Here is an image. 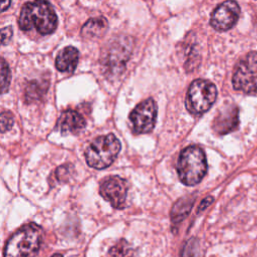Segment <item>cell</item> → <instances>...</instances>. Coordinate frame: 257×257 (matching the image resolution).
Here are the masks:
<instances>
[{"label":"cell","mask_w":257,"mask_h":257,"mask_svg":"<svg viewBox=\"0 0 257 257\" xmlns=\"http://www.w3.org/2000/svg\"><path fill=\"white\" fill-rule=\"evenodd\" d=\"M57 26V16L46 0H34L23 5L19 16V27L24 31L35 28L40 34L52 33Z\"/></svg>","instance_id":"obj_1"},{"label":"cell","mask_w":257,"mask_h":257,"mask_svg":"<svg viewBox=\"0 0 257 257\" xmlns=\"http://www.w3.org/2000/svg\"><path fill=\"white\" fill-rule=\"evenodd\" d=\"M42 229L34 224L19 228L6 242L4 257H34L41 245Z\"/></svg>","instance_id":"obj_2"},{"label":"cell","mask_w":257,"mask_h":257,"mask_svg":"<svg viewBox=\"0 0 257 257\" xmlns=\"http://www.w3.org/2000/svg\"><path fill=\"white\" fill-rule=\"evenodd\" d=\"M177 171L180 180L187 186L201 182L207 172V161L204 151L198 146H189L179 157Z\"/></svg>","instance_id":"obj_3"},{"label":"cell","mask_w":257,"mask_h":257,"mask_svg":"<svg viewBox=\"0 0 257 257\" xmlns=\"http://www.w3.org/2000/svg\"><path fill=\"white\" fill-rule=\"evenodd\" d=\"M120 151V143L117 138L108 134L96 138L85 151V160L93 169L107 168L115 160Z\"/></svg>","instance_id":"obj_4"},{"label":"cell","mask_w":257,"mask_h":257,"mask_svg":"<svg viewBox=\"0 0 257 257\" xmlns=\"http://www.w3.org/2000/svg\"><path fill=\"white\" fill-rule=\"evenodd\" d=\"M217 97L216 86L207 79L194 80L187 93L186 107L193 114H202L215 102Z\"/></svg>","instance_id":"obj_5"},{"label":"cell","mask_w":257,"mask_h":257,"mask_svg":"<svg viewBox=\"0 0 257 257\" xmlns=\"http://www.w3.org/2000/svg\"><path fill=\"white\" fill-rule=\"evenodd\" d=\"M232 83L236 90L257 93V51L248 53L236 65Z\"/></svg>","instance_id":"obj_6"},{"label":"cell","mask_w":257,"mask_h":257,"mask_svg":"<svg viewBox=\"0 0 257 257\" xmlns=\"http://www.w3.org/2000/svg\"><path fill=\"white\" fill-rule=\"evenodd\" d=\"M156 118L157 103L153 98H148L140 102L130 114L133 130L137 134L151 132L155 126Z\"/></svg>","instance_id":"obj_7"},{"label":"cell","mask_w":257,"mask_h":257,"mask_svg":"<svg viewBox=\"0 0 257 257\" xmlns=\"http://www.w3.org/2000/svg\"><path fill=\"white\" fill-rule=\"evenodd\" d=\"M128 184L126 180L112 176L103 180L99 187V193L115 209H121L124 206Z\"/></svg>","instance_id":"obj_8"},{"label":"cell","mask_w":257,"mask_h":257,"mask_svg":"<svg viewBox=\"0 0 257 257\" xmlns=\"http://www.w3.org/2000/svg\"><path fill=\"white\" fill-rule=\"evenodd\" d=\"M240 15V7L234 0H227L215 8L211 15V25L217 31L232 28Z\"/></svg>","instance_id":"obj_9"},{"label":"cell","mask_w":257,"mask_h":257,"mask_svg":"<svg viewBox=\"0 0 257 257\" xmlns=\"http://www.w3.org/2000/svg\"><path fill=\"white\" fill-rule=\"evenodd\" d=\"M238 108L233 104H227L217 113L213 121V128L220 135L234 131L238 125Z\"/></svg>","instance_id":"obj_10"},{"label":"cell","mask_w":257,"mask_h":257,"mask_svg":"<svg viewBox=\"0 0 257 257\" xmlns=\"http://www.w3.org/2000/svg\"><path fill=\"white\" fill-rule=\"evenodd\" d=\"M85 119L75 110L67 109L59 116L56 128L62 134H78L85 127Z\"/></svg>","instance_id":"obj_11"},{"label":"cell","mask_w":257,"mask_h":257,"mask_svg":"<svg viewBox=\"0 0 257 257\" xmlns=\"http://www.w3.org/2000/svg\"><path fill=\"white\" fill-rule=\"evenodd\" d=\"M79 58L78 50L73 46L63 48L55 59V66L59 71L70 72L73 71L77 65Z\"/></svg>","instance_id":"obj_12"},{"label":"cell","mask_w":257,"mask_h":257,"mask_svg":"<svg viewBox=\"0 0 257 257\" xmlns=\"http://www.w3.org/2000/svg\"><path fill=\"white\" fill-rule=\"evenodd\" d=\"M108 23L104 17H95L87 20L81 28L80 34L83 38L94 39L101 37L107 30Z\"/></svg>","instance_id":"obj_13"},{"label":"cell","mask_w":257,"mask_h":257,"mask_svg":"<svg viewBox=\"0 0 257 257\" xmlns=\"http://www.w3.org/2000/svg\"><path fill=\"white\" fill-rule=\"evenodd\" d=\"M194 204V198L192 196H186L178 200L171 211V220L173 224H179L190 213Z\"/></svg>","instance_id":"obj_14"},{"label":"cell","mask_w":257,"mask_h":257,"mask_svg":"<svg viewBox=\"0 0 257 257\" xmlns=\"http://www.w3.org/2000/svg\"><path fill=\"white\" fill-rule=\"evenodd\" d=\"M109 255L111 257H135V252L131 245L121 239L109 249Z\"/></svg>","instance_id":"obj_15"},{"label":"cell","mask_w":257,"mask_h":257,"mask_svg":"<svg viewBox=\"0 0 257 257\" xmlns=\"http://www.w3.org/2000/svg\"><path fill=\"white\" fill-rule=\"evenodd\" d=\"M182 257H203V251L197 239L191 238L183 248Z\"/></svg>","instance_id":"obj_16"},{"label":"cell","mask_w":257,"mask_h":257,"mask_svg":"<svg viewBox=\"0 0 257 257\" xmlns=\"http://www.w3.org/2000/svg\"><path fill=\"white\" fill-rule=\"evenodd\" d=\"M11 81V72L8 64L5 59H1V90L2 93H5L9 88V84Z\"/></svg>","instance_id":"obj_17"},{"label":"cell","mask_w":257,"mask_h":257,"mask_svg":"<svg viewBox=\"0 0 257 257\" xmlns=\"http://www.w3.org/2000/svg\"><path fill=\"white\" fill-rule=\"evenodd\" d=\"M13 114L10 111H3L1 113V133L9 131L13 125Z\"/></svg>","instance_id":"obj_18"},{"label":"cell","mask_w":257,"mask_h":257,"mask_svg":"<svg viewBox=\"0 0 257 257\" xmlns=\"http://www.w3.org/2000/svg\"><path fill=\"white\" fill-rule=\"evenodd\" d=\"M1 41H2V44L5 45L10 39H11V36H12V29L11 27H4L1 31Z\"/></svg>","instance_id":"obj_19"},{"label":"cell","mask_w":257,"mask_h":257,"mask_svg":"<svg viewBox=\"0 0 257 257\" xmlns=\"http://www.w3.org/2000/svg\"><path fill=\"white\" fill-rule=\"evenodd\" d=\"M213 201H214V198L211 197V196H208V197H206L205 199H203V200L201 201V204L199 205L198 212H203V211H205V210L213 203Z\"/></svg>","instance_id":"obj_20"},{"label":"cell","mask_w":257,"mask_h":257,"mask_svg":"<svg viewBox=\"0 0 257 257\" xmlns=\"http://www.w3.org/2000/svg\"><path fill=\"white\" fill-rule=\"evenodd\" d=\"M10 3H11V0H2L1 2V11H5L9 6H10Z\"/></svg>","instance_id":"obj_21"},{"label":"cell","mask_w":257,"mask_h":257,"mask_svg":"<svg viewBox=\"0 0 257 257\" xmlns=\"http://www.w3.org/2000/svg\"><path fill=\"white\" fill-rule=\"evenodd\" d=\"M51 257H62V255H61V254H54V255H52Z\"/></svg>","instance_id":"obj_22"}]
</instances>
